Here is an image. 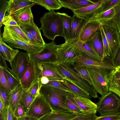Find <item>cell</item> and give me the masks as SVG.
<instances>
[{
	"label": "cell",
	"mask_w": 120,
	"mask_h": 120,
	"mask_svg": "<svg viewBox=\"0 0 120 120\" xmlns=\"http://www.w3.org/2000/svg\"><path fill=\"white\" fill-rule=\"evenodd\" d=\"M67 92L63 90L46 86H42L39 91L40 94L45 99L52 110L73 113L66 104Z\"/></svg>",
	"instance_id": "obj_1"
},
{
	"label": "cell",
	"mask_w": 120,
	"mask_h": 120,
	"mask_svg": "<svg viewBox=\"0 0 120 120\" xmlns=\"http://www.w3.org/2000/svg\"><path fill=\"white\" fill-rule=\"evenodd\" d=\"M40 29L43 36L54 41L57 36L63 37V30L60 12L51 11L45 13L41 18Z\"/></svg>",
	"instance_id": "obj_2"
},
{
	"label": "cell",
	"mask_w": 120,
	"mask_h": 120,
	"mask_svg": "<svg viewBox=\"0 0 120 120\" xmlns=\"http://www.w3.org/2000/svg\"><path fill=\"white\" fill-rule=\"evenodd\" d=\"M57 65L59 71L65 79L85 90L91 98L98 97L93 86L82 78L75 64L57 63Z\"/></svg>",
	"instance_id": "obj_3"
},
{
	"label": "cell",
	"mask_w": 120,
	"mask_h": 120,
	"mask_svg": "<svg viewBox=\"0 0 120 120\" xmlns=\"http://www.w3.org/2000/svg\"><path fill=\"white\" fill-rule=\"evenodd\" d=\"M97 112L100 116H105L119 114L120 109V98L112 92L99 98L96 104Z\"/></svg>",
	"instance_id": "obj_4"
},
{
	"label": "cell",
	"mask_w": 120,
	"mask_h": 120,
	"mask_svg": "<svg viewBox=\"0 0 120 120\" xmlns=\"http://www.w3.org/2000/svg\"><path fill=\"white\" fill-rule=\"evenodd\" d=\"M86 68L91 84L96 92L101 96L108 93L109 91L108 76L111 71Z\"/></svg>",
	"instance_id": "obj_5"
},
{
	"label": "cell",
	"mask_w": 120,
	"mask_h": 120,
	"mask_svg": "<svg viewBox=\"0 0 120 120\" xmlns=\"http://www.w3.org/2000/svg\"><path fill=\"white\" fill-rule=\"evenodd\" d=\"M58 46L54 42L45 43L40 50L28 53L30 60L35 65L45 63L57 64L56 50Z\"/></svg>",
	"instance_id": "obj_6"
},
{
	"label": "cell",
	"mask_w": 120,
	"mask_h": 120,
	"mask_svg": "<svg viewBox=\"0 0 120 120\" xmlns=\"http://www.w3.org/2000/svg\"><path fill=\"white\" fill-rule=\"evenodd\" d=\"M2 38L4 42L7 43L11 48L23 49L28 53L37 52L43 47L38 46L25 42L5 26Z\"/></svg>",
	"instance_id": "obj_7"
},
{
	"label": "cell",
	"mask_w": 120,
	"mask_h": 120,
	"mask_svg": "<svg viewBox=\"0 0 120 120\" xmlns=\"http://www.w3.org/2000/svg\"><path fill=\"white\" fill-rule=\"evenodd\" d=\"M80 55L73 42L65 41L64 43L58 45L56 50V63L75 64Z\"/></svg>",
	"instance_id": "obj_8"
},
{
	"label": "cell",
	"mask_w": 120,
	"mask_h": 120,
	"mask_svg": "<svg viewBox=\"0 0 120 120\" xmlns=\"http://www.w3.org/2000/svg\"><path fill=\"white\" fill-rule=\"evenodd\" d=\"M53 110L45 99L40 94L36 96L26 115L39 120Z\"/></svg>",
	"instance_id": "obj_9"
},
{
	"label": "cell",
	"mask_w": 120,
	"mask_h": 120,
	"mask_svg": "<svg viewBox=\"0 0 120 120\" xmlns=\"http://www.w3.org/2000/svg\"><path fill=\"white\" fill-rule=\"evenodd\" d=\"M35 65L38 79L45 77L49 80H57L61 82L65 79L59 71L57 64L45 63Z\"/></svg>",
	"instance_id": "obj_10"
},
{
	"label": "cell",
	"mask_w": 120,
	"mask_h": 120,
	"mask_svg": "<svg viewBox=\"0 0 120 120\" xmlns=\"http://www.w3.org/2000/svg\"><path fill=\"white\" fill-rule=\"evenodd\" d=\"M102 26L108 42L110 53L109 60L111 62L120 47V34L112 28L106 26Z\"/></svg>",
	"instance_id": "obj_11"
},
{
	"label": "cell",
	"mask_w": 120,
	"mask_h": 120,
	"mask_svg": "<svg viewBox=\"0 0 120 120\" xmlns=\"http://www.w3.org/2000/svg\"><path fill=\"white\" fill-rule=\"evenodd\" d=\"M30 61L28 53L19 52L13 61L11 69H8L20 81Z\"/></svg>",
	"instance_id": "obj_12"
},
{
	"label": "cell",
	"mask_w": 120,
	"mask_h": 120,
	"mask_svg": "<svg viewBox=\"0 0 120 120\" xmlns=\"http://www.w3.org/2000/svg\"><path fill=\"white\" fill-rule=\"evenodd\" d=\"M31 5L22 8L11 15L21 28H26L34 23Z\"/></svg>",
	"instance_id": "obj_13"
},
{
	"label": "cell",
	"mask_w": 120,
	"mask_h": 120,
	"mask_svg": "<svg viewBox=\"0 0 120 120\" xmlns=\"http://www.w3.org/2000/svg\"><path fill=\"white\" fill-rule=\"evenodd\" d=\"M76 68L84 67L86 68L104 69L111 71L116 68L111 62L105 59L103 62L96 61L80 55L75 63Z\"/></svg>",
	"instance_id": "obj_14"
},
{
	"label": "cell",
	"mask_w": 120,
	"mask_h": 120,
	"mask_svg": "<svg viewBox=\"0 0 120 120\" xmlns=\"http://www.w3.org/2000/svg\"><path fill=\"white\" fill-rule=\"evenodd\" d=\"M68 92L81 109L82 114L88 115L96 114L97 109V105L90 98Z\"/></svg>",
	"instance_id": "obj_15"
},
{
	"label": "cell",
	"mask_w": 120,
	"mask_h": 120,
	"mask_svg": "<svg viewBox=\"0 0 120 120\" xmlns=\"http://www.w3.org/2000/svg\"><path fill=\"white\" fill-rule=\"evenodd\" d=\"M107 0H99L94 4L75 10L74 14L88 21L91 20L100 11Z\"/></svg>",
	"instance_id": "obj_16"
},
{
	"label": "cell",
	"mask_w": 120,
	"mask_h": 120,
	"mask_svg": "<svg viewBox=\"0 0 120 120\" xmlns=\"http://www.w3.org/2000/svg\"><path fill=\"white\" fill-rule=\"evenodd\" d=\"M97 22L101 26H107L112 28L120 33V0L116 4L114 9L107 17Z\"/></svg>",
	"instance_id": "obj_17"
},
{
	"label": "cell",
	"mask_w": 120,
	"mask_h": 120,
	"mask_svg": "<svg viewBox=\"0 0 120 120\" xmlns=\"http://www.w3.org/2000/svg\"><path fill=\"white\" fill-rule=\"evenodd\" d=\"M38 80L35 65L30 60L22 75L20 84L23 90H28Z\"/></svg>",
	"instance_id": "obj_18"
},
{
	"label": "cell",
	"mask_w": 120,
	"mask_h": 120,
	"mask_svg": "<svg viewBox=\"0 0 120 120\" xmlns=\"http://www.w3.org/2000/svg\"><path fill=\"white\" fill-rule=\"evenodd\" d=\"M75 48L80 55L92 60L103 62L97 55L89 41L83 42L78 40L74 41Z\"/></svg>",
	"instance_id": "obj_19"
},
{
	"label": "cell",
	"mask_w": 120,
	"mask_h": 120,
	"mask_svg": "<svg viewBox=\"0 0 120 120\" xmlns=\"http://www.w3.org/2000/svg\"><path fill=\"white\" fill-rule=\"evenodd\" d=\"M88 21L74 14L71 17L70 23V35L71 41L78 39L81 31Z\"/></svg>",
	"instance_id": "obj_20"
},
{
	"label": "cell",
	"mask_w": 120,
	"mask_h": 120,
	"mask_svg": "<svg viewBox=\"0 0 120 120\" xmlns=\"http://www.w3.org/2000/svg\"><path fill=\"white\" fill-rule=\"evenodd\" d=\"M101 27V25L95 21H88L82 28L78 40L83 42L89 41L96 32L100 29Z\"/></svg>",
	"instance_id": "obj_21"
},
{
	"label": "cell",
	"mask_w": 120,
	"mask_h": 120,
	"mask_svg": "<svg viewBox=\"0 0 120 120\" xmlns=\"http://www.w3.org/2000/svg\"><path fill=\"white\" fill-rule=\"evenodd\" d=\"M88 41L97 55L104 61L105 58V57L104 47L100 30L96 32Z\"/></svg>",
	"instance_id": "obj_22"
},
{
	"label": "cell",
	"mask_w": 120,
	"mask_h": 120,
	"mask_svg": "<svg viewBox=\"0 0 120 120\" xmlns=\"http://www.w3.org/2000/svg\"><path fill=\"white\" fill-rule=\"evenodd\" d=\"M109 91L120 98V72L116 69L110 71L108 76Z\"/></svg>",
	"instance_id": "obj_23"
},
{
	"label": "cell",
	"mask_w": 120,
	"mask_h": 120,
	"mask_svg": "<svg viewBox=\"0 0 120 120\" xmlns=\"http://www.w3.org/2000/svg\"><path fill=\"white\" fill-rule=\"evenodd\" d=\"M63 7L68 9L73 12L87 6L93 4L95 2L90 0H59Z\"/></svg>",
	"instance_id": "obj_24"
},
{
	"label": "cell",
	"mask_w": 120,
	"mask_h": 120,
	"mask_svg": "<svg viewBox=\"0 0 120 120\" xmlns=\"http://www.w3.org/2000/svg\"><path fill=\"white\" fill-rule=\"evenodd\" d=\"M34 4L31 0H9L8 1L6 15H11L22 8Z\"/></svg>",
	"instance_id": "obj_25"
},
{
	"label": "cell",
	"mask_w": 120,
	"mask_h": 120,
	"mask_svg": "<svg viewBox=\"0 0 120 120\" xmlns=\"http://www.w3.org/2000/svg\"><path fill=\"white\" fill-rule=\"evenodd\" d=\"M77 115L73 113H64L53 110L39 120H69Z\"/></svg>",
	"instance_id": "obj_26"
},
{
	"label": "cell",
	"mask_w": 120,
	"mask_h": 120,
	"mask_svg": "<svg viewBox=\"0 0 120 120\" xmlns=\"http://www.w3.org/2000/svg\"><path fill=\"white\" fill-rule=\"evenodd\" d=\"M0 44L2 47L5 54L4 57L6 60L8 61L11 66L13 61L19 52L17 49H15L7 45L2 40L0 32Z\"/></svg>",
	"instance_id": "obj_27"
},
{
	"label": "cell",
	"mask_w": 120,
	"mask_h": 120,
	"mask_svg": "<svg viewBox=\"0 0 120 120\" xmlns=\"http://www.w3.org/2000/svg\"><path fill=\"white\" fill-rule=\"evenodd\" d=\"M23 90L20 84L10 94L9 106L13 112L19 104Z\"/></svg>",
	"instance_id": "obj_28"
},
{
	"label": "cell",
	"mask_w": 120,
	"mask_h": 120,
	"mask_svg": "<svg viewBox=\"0 0 120 120\" xmlns=\"http://www.w3.org/2000/svg\"><path fill=\"white\" fill-rule=\"evenodd\" d=\"M60 82L68 89V92L89 98H91L89 94L86 91L67 79H65Z\"/></svg>",
	"instance_id": "obj_29"
},
{
	"label": "cell",
	"mask_w": 120,
	"mask_h": 120,
	"mask_svg": "<svg viewBox=\"0 0 120 120\" xmlns=\"http://www.w3.org/2000/svg\"><path fill=\"white\" fill-rule=\"evenodd\" d=\"M63 30V36L66 41H71L70 35V23L71 16L65 13H60Z\"/></svg>",
	"instance_id": "obj_30"
},
{
	"label": "cell",
	"mask_w": 120,
	"mask_h": 120,
	"mask_svg": "<svg viewBox=\"0 0 120 120\" xmlns=\"http://www.w3.org/2000/svg\"><path fill=\"white\" fill-rule=\"evenodd\" d=\"M34 4L44 7L49 11L58 10L63 7L59 0H31Z\"/></svg>",
	"instance_id": "obj_31"
},
{
	"label": "cell",
	"mask_w": 120,
	"mask_h": 120,
	"mask_svg": "<svg viewBox=\"0 0 120 120\" xmlns=\"http://www.w3.org/2000/svg\"><path fill=\"white\" fill-rule=\"evenodd\" d=\"M35 97L30 93L28 89L23 90L19 104L23 106L26 113L29 110Z\"/></svg>",
	"instance_id": "obj_32"
},
{
	"label": "cell",
	"mask_w": 120,
	"mask_h": 120,
	"mask_svg": "<svg viewBox=\"0 0 120 120\" xmlns=\"http://www.w3.org/2000/svg\"><path fill=\"white\" fill-rule=\"evenodd\" d=\"M1 68L4 74L11 92L20 84V82L14 75L9 71L7 69L5 68Z\"/></svg>",
	"instance_id": "obj_33"
},
{
	"label": "cell",
	"mask_w": 120,
	"mask_h": 120,
	"mask_svg": "<svg viewBox=\"0 0 120 120\" xmlns=\"http://www.w3.org/2000/svg\"><path fill=\"white\" fill-rule=\"evenodd\" d=\"M66 104L68 107L76 115L82 114V111L73 98L67 92Z\"/></svg>",
	"instance_id": "obj_34"
},
{
	"label": "cell",
	"mask_w": 120,
	"mask_h": 120,
	"mask_svg": "<svg viewBox=\"0 0 120 120\" xmlns=\"http://www.w3.org/2000/svg\"><path fill=\"white\" fill-rule=\"evenodd\" d=\"M25 28L29 31L40 44L42 45H44L45 43L42 37L40 29L38 28L35 23H34L33 25Z\"/></svg>",
	"instance_id": "obj_35"
},
{
	"label": "cell",
	"mask_w": 120,
	"mask_h": 120,
	"mask_svg": "<svg viewBox=\"0 0 120 120\" xmlns=\"http://www.w3.org/2000/svg\"><path fill=\"white\" fill-rule=\"evenodd\" d=\"M6 27L17 35L25 42L31 43L19 25L10 26Z\"/></svg>",
	"instance_id": "obj_36"
},
{
	"label": "cell",
	"mask_w": 120,
	"mask_h": 120,
	"mask_svg": "<svg viewBox=\"0 0 120 120\" xmlns=\"http://www.w3.org/2000/svg\"><path fill=\"white\" fill-rule=\"evenodd\" d=\"M0 87L10 94L11 91L4 74L1 68H0Z\"/></svg>",
	"instance_id": "obj_37"
},
{
	"label": "cell",
	"mask_w": 120,
	"mask_h": 120,
	"mask_svg": "<svg viewBox=\"0 0 120 120\" xmlns=\"http://www.w3.org/2000/svg\"><path fill=\"white\" fill-rule=\"evenodd\" d=\"M100 30L104 45L105 53V58L107 57L109 60V58L110 56V50L108 42L105 35L103 27L102 26H101Z\"/></svg>",
	"instance_id": "obj_38"
},
{
	"label": "cell",
	"mask_w": 120,
	"mask_h": 120,
	"mask_svg": "<svg viewBox=\"0 0 120 120\" xmlns=\"http://www.w3.org/2000/svg\"><path fill=\"white\" fill-rule=\"evenodd\" d=\"M8 1L7 0H0V28L3 24L2 21L5 16L8 5Z\"/></svg>",
	"instance_id": "obj_39"
},
{
	"label": "cell",
	"mask_w": 120,
	"mask_h": 120,
	"mask_svg": "<svg viewBox=\"0 0 120 120\" xmlns=\"http://www.w3.org/2000/svg\"><path fill=\"white\" fill-rule=\"evenodd\" d=\"M10 94H9L2 88L0 87V100L3 102L4 107L8 108L9 105Z\"/></svg>",
	"instance_id": "obj_40"
},
{
	"label": "cell",
	"mask_w": 120,
	"mask_h": 120,
	"mask_svg": "<svg viewBox=\"0 0 120 120\" xmlns=\"http://www.w3.org/2000/svg\"><path fill=\"white\" fill-rule=\"evenodd\" d=\"M41 86L39 80L38 79L28 90L32 95L36 97L40 94L39 91Z\"/></svg>",
	"instance_id": "obj_41"
},
{
	"label": "cell",
	"mask_w": 120,
	"mask_h": 120,
	"mask_svg": "<svg viewBox=\"0 0 120 120\" xmlns=\"http://www.w3.org/2000/svg\"><path fill=\"white\" fill-rule=\"evenodd\" d=\"M2 23L6 27L10 26H16L18 25L11 15L5 16L2 20Z\"/></svg>",
	"instance_id": "obj_42"
},
{
	"label": "cell",
	"mask_w": 120,
	"mask_h": 120,
	"mask_svg": "<svg viewBox=\"0 0 120 120\" xmlns=\"http://www.w3.org/2000/svg\"><path fill=\"white\" fill-rule=\"evenodd\" d=\"M76 68L82 78L87 82L90 85H92L90 81L86 68L84 67H82Z\"/></svg>",
	"instance_id": "obj_43"
},
{
	"label": "cell",
	"mask_w": 120,
	"mask_h": 120,
	"mask_svg": "<svg viewBox=\"0 0 120 120\" xmlns=\"http://www.w3.org/2000/svg\"><path fill=\"white\" fill-rule=\"evenodd\" d=\"M21 28L32 44L38 47H43L44 45H42L40 44L38 40L33 36L28 30L25 28Z\"/></svg>",
	"instance_id": "obj_44"
},
{
	"label": "cell",
	"mask_w": 120,
	"mask_h": 120,
	"mask_svg": "<svg viewBox=\"0 0 120 120\" xmlns=\"http://www.w3.org/2000/svg\"><path fill=\"white\" fill-rule=\"evenodd\" d=\"M13 113L14 116L17 118L24 116L26 114L23 106L20 104L17 106Z\"/></svg>",
	"instance_id": "obj_45"
},
{
	"label": "cell",
	"mask_w": 120,
	"mask_h": 120,
	"mask_svg": "<svg viewBox=\"0 0 120 120\" xmlns=\"http://www.w3.org/2000/svg\"><path fill=\"white\" fill-rule=\"evenodd\" d=\"M97 116L96 114L88 115L81 114L78 115L75 117L69 120H94Z\"/></svg>",
	"instance_id": "obj_46"
},
{
	"label": "cell",
	"mask_w": 120,
	"mask_h": 120,
	"mask_svg": "<svg viewBox=\"0 0 120 120\" xmlns=\"http://www.w3.org/2000/svg\"><path fill=\"white\" fill-rule=\"evenodd\" d=\"M49 80L48 83L45 85L50 86L66 90L68 92V89L64 86L60 82L57 80Z\"/></svg>",
	"instance_id": "obj_47"
},
{
	"label": "cell",
	"mask_w": 120,
	"mask_h": 120,
	"mask_svg": "<svg viewBox=\"0 0 120 120\" xmlns=\"http://www.w3.org/2000/svg\"><path fill=\"white\" fill-rule=\"evenodd\" d=\"M119 0H107L104 4L100 12H103L110 8L116 4Z\"/></svg>",
	"instance_id": "obj_48"
},
{
	"label": "cell",
	"mask_w": 120,
	"mask_h": 120,
	"mask_svg": "<svg viewBox=\"0 0 120 120\" xmlns=\"http://www.w3.org/2000/svg\"><path fill=\"white\" fill-rule=\"evenodd\" d=\"M94 120H120V115L118 114L111 116H97Z\"/></svg>",
	"instance_id": "obj_49"
},
{
	"label": "cell",
	"mask_w": 120,
	"mask_h": 120,
	"mask_svg": "<svg viewBox=\"0 0 120 120\" xmlns=\"http://www.w3.org/2000/svg\"><path fill=\"white\" fill-rule=\"evenodd\" d=\"M111 63L112 65L115 68L120 65V47L114 58Z\"/></svg>",
	"instance_id": "obj_50"
},
{
	"label": "cell",
	"mask_w": 120,
	"mask_h": 120,
	"mask_svg": "<svg viewBox=\"0 0 120 120\" xmlns=\"http://www.w3.org/2000/svg\"><path fill=\"white\" fill-rule=\"evenodd\" d=\"M16 118L14 115L13 112L9 106L8 107L7 120H16Z\"/></svg>",
	"instance_id": "obj_51"
},
{
	"label": "cell",
	"mask_w": 120,
	"mask_h": 120,
	"mask_svg": "<svg viewBox=\"0 0 120 120\" xmlns=\"http://www.w3.org/2000/svg\"><path fill=\"white\" fill-rule=\"evenodd\" d=\"M6 59L0 53V68L9 69L6 61Z\"/></svg>",
	"instance_id": "obj_52"
},
{
	"label": "cell",
	"mask_w": 120,
	"mask_h": 120,
	"mask_svg": "<svg viewBox=\"0 0 120 120\" xmlns=\"http://www.w3.org/2000/svg\"><path fill=\"white\" fill-rule=\"evenodd\" d=\"M8 108H5L2 112H0V120H7Z\"/></svg>",
	"instance_id": "obj_53"
},
{
	"label": "cell",
	"mask_w": 120,
	"mask_h": 120,
	"mask_svg": "<svg viewBox=\"0 0 120 120\" xmlns=\"http://www.w3.org/2000/svg\"><path fill=\"white\" fill-rule=\"evenodd\" d=\"M34 117L25 115L21 117L17 118V120H39Z\"/></svg>",
	"instance_id": "obj_54"
},
{
	"label": "cell",
	"mask_w": 120,
	"mask_h": 120,
	"mask_svg": "<svg viewBox=\"0 0 120 120\" xmlns=\"http://www.w3.org/2000/svg\"><path fill=\"white\" fill-rule=\"evenodd\" d=\"M5 108L4 105L1 100H0V112H2Z\"/></svg>",
	"instance_id": "obj_55"
},
{
	"label": "cell",
	"mask_w": 120,
	"mask_h": 120,
	"mask_svg": "<svg viewBox=\"0 0 120 120\" xmlns=\"http://www.w3.org/2000/svg\"><path fill=\"white\" fill-rule=\"evenodd\" d=\"M116 69V70L117 71H119L120 72V68L118 67H117L116 68H115Z\"/></svg>",
	"instance_id": "obj_56"
},
{
	"label": "cell",
	"mask_w": 120,
	"mask_h": 120,
	"mask_svg": "<svg viewBox=\"0 0 120 120\" xmlns=\"http://www.w3.org/2000/svg\"><path fill=\"white\" fill-rule=\"evenodd\" d=\"M117 67L120 68V65L119 66H118Z\"/></svg>",
	"instance_id": "obj_57"
},
{
	"label": "cell",
	"mask_w": 120,
	"mask_h": 120,
	"mask_svg": "<svg viewBox=\"0 0 120 120\" xmlns=\"http://www.w3.org/2000/svg\"><path fill=\"white\" fill-rule=\"evenodd\" d=\"M119 114L120 115V112H119Z\"/></svg>",
	"instance_id": "obj_58"
},
{
	"label": "cell",
	"mask_w": 120,
	"mask_h": 120,
	"mask_svg": "<svg viewBox=\"0 0 120 120\" xmlns=\"http://www.w3.org/2000/svg\"></svg>",
	"instance_id": "obj_59"
}]
</instances>
